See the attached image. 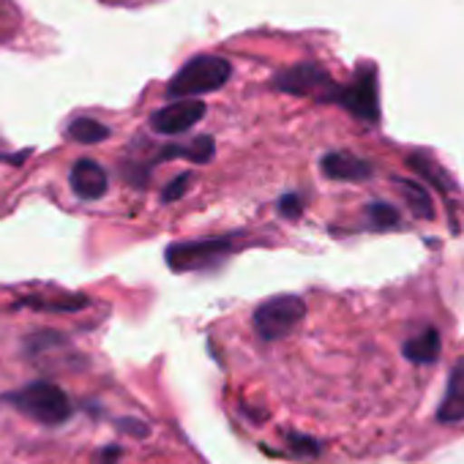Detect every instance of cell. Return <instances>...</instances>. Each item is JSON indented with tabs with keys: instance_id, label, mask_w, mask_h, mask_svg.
<instances>
[{
	"instance_id": "1",
	"label": "cell",
	"mask_w": 464,
	"mask_h": 464,
	"mask_svg": "<svg viewBox=\"0 0 464 464\" xmlns=\"http://www.w3.org/2000/svg\"><path fill=\"white\" fill-rule=\"evenodd\" d=\"M232 77V63L221 55H194L188 58L167 82V96L172 102L199 99L205 93L221 91Z\"/></svg>"
},
{
	"instance_id": "2",
	"label": "cell",
	"mask_w": 464,
	"mask_h": 464,
	"mask_svg": "<svg viewBox=\"0 0 464 464\" xmlns=\"http://www.w3.org/2000/svg\"><path fill=\"white\" fill-rule=\"evenodd\" d=\"M0 401L20 410L23 415L34 418L36 423H44V426H61L72 415V401H69L66 391L61 385L44 382V380L0 396Z\"/></svg>"
},
{
	"instance_id": "3",
	"label": "cell",
	"mask_w": 464,
	"mask_h": 464,
	"mask_svg": "<svg viewBox=\"0 0 464 464\" xmlns=\"http://www.w3.org/2000/svg\"><path fill=\"white\" fill-rule=\"evenodd\" d=\"M304 314H306V304L298 295H274L255 309L252 323L266 342H276L290 336L304 320Z\"/></svg>"
},
{
	"instance_id": "4",
	"label": "cell",
	"mask_w": 464,
	"mask_h": 464,
	"mask_svg": "<svg viewBox=\"0 0 464 464\" xmlns=\"http://www.w3.org/2000/svg\"><path fill=\"white\" fill-rule=\"evenodd\" d=\"M236 244L232 238H205V241H180V244H169L164 252V260L169 266V271L175 274H188V271H199L208 266H218Z\"/></svg>"
},
{
	"instance_id": "5",
	"label": "cell",
	"mask_w": 464,
	"mask_h": 464,
	"mask_svg": "<svg viewBox=\"0 0 464 464\" xmlns=\"http://www.w3.org/2000/svg\"><path fill=\"white\" fill-rule=\"evenodd\" d=\"M271 85L282 93L290 96H314L320 102H331L336 82L334 77L320 69L317 63H295L290 69H282L279 74H274Z\"/></svg>"
},
{
	"instance_id": "6",
	"label": "cell",
	"mask_w": 464,
	"mask_h": 464,
	"mask_svg": "<svg viewBox=\"0 0 464 464\" xmlns=\"http://www.w3.org/2000/svg\"><path fill=\"white\" fill-rule=\"evenodd\" d=\"M334 104H342L347 112L366 123L380 121V102H377V74L372 66H361L350 85H336Z\"/></svg>"
},
{
	"instance_id": "7",
	"label": "cell",
	"mask_w": 464,
	"mask_h": 464,
	"mask_svg": "<svg viewBox=\"0 0 464 464\" xmlns=\"http://www.w3.org/2000/svg\"><path fill=\"white\" fill-rule=\"evenodd\" d=\"M205 102L199 99H180V102H169L164 104L161 110H156L150 115V129L156 134H167V137H175V134H183L188 131L191 126H197L202 118H205Z\"/></svg>"
},
{
	"instance_id": "8",
	"label": "cell",
	"mask_w": 464,
	"mask_h": 464,
	"mask_svg": "<svg viewBox=\"0 0 464 464\" xmlns=\"http://www.w3.org/2000/svg\"><path fill=\"white\" fill-rule=\"evenodd\" d=\"M69 183H72V191L80 199H99L110 188V175H107V169L99 161L77 159L72 172H69Z\"/></svg>"
},
{
	"instance_id": "9",
	"label": "cell",
	"mask_w": 464,
	"mask_h": 464,
	"mask_svg": "<svg viewBox=\"0 0 464 464\" xmlns=\"http://www.w3.org/2000/svg\"><path fill=\"white\" fill-rule=\"evenodd\" d=\"M320 169L331 180H366L374 172V167L366 159H361L355 153H347V150L325 153L323 161H320Z\"/></svg>"
},
{
	"instance_id": "10",
	"label": "cell",
	"mask_w": 464,
	"mask_h": 464,
	"mask_svg": "<svg viewBox=\"0 0 464 464\" xmlns=\"http://www.w3.org/2000/svg\"><path fill=\"white\" fill-rule=\"evenodd\" d=\"M437 420L440 423H459L464 420V355L453 363L448 385H445V396L442 404L437 410Z\"/></svg>"
},
{
	"instance_id": "11",
	"label": "cell",
	"mask_w": 464,
	"mask_h": 464,
	"mask_svg": "<svg viewBox=\"0 0 464 464\" xmlns=\"http://www.w3.org/2000/svg\"><path fill=\"white\" fill-rule=\"evenodd\" d=\"M213 156H216V142H213V137L202 134V137H194L191 142L164 145L159 150V156H156V164L159 161H169V159H186L191 164H208Z\"/></svg>"
},
{
	"instance_id": "12",
	"label": "cell",
	"mask_w": 464,
	"mask_h": 464,
	"mask_svg": "<svg viewBox=\"0 0 464 464\" xmlns=\"http://www.w3.org/2000/svg\"><path fill=\"white\" fill-rule=\"evenodd\" d=\"M440 347H442L440 344V334L431 325H426V328H420L418 334H412L404 342V358L412 361V363H418V366H429V363L437 361Z\"/></svg>"
},
{
	"instance_id": "13",
	"label": "cell",
	"mask_w": 464,
	"mask_h": 464,
	"mask_svg": "<svg viewBox=\"0 0 464 464\" xmlns=\"http://www.w3.org/2000/svg\"><path fill=\"white\" fill-rule=\"evenodd\" d=\"M66 137L80 145H96L110 137V126H104L102 121H93V118H74L66 129Z\"/></svg>"
},
{
	"instance_id": "14",
	"label": "cell",
	"mask_w": 464,
	"mask_h": 464,
	"mask_svg": "<svg viewBox=\"0 0 464 464\" xmlns=\"http://www.w3.org/2000/svg\"><path fill=\"white\" fill-rule=\"evenodd\" d=\"M20 306H31L36 312H80L85 306L82 295H61V298H25Z\"/></svg>"
},
{
	"instance_id": "15",
	"label": "cell",
	"mask_w": 464,
	"mask_h": 464,
	"mask_svg": "<svg viewBox=\"0 0 464 464\" xmlns=\"http://www.w3.org/2000/svg\"><path fill=\"white\" fill-rule=\"evenodd\" d=\"M366 221L372 229H393L401 224V216L391 202H372L366 208Z\"/></svg>"
},
{
	"instance_id": "16",
	"label": "cell",
	"mask_w": 464,
	"mask_h": 464,
	"mask_svg": "<svg viewBox=\"0 0 464 464\" xmlns=\"http://www.w3.org/2000/svg\"><path fill=\"white\" fill-rule=\"evenodd\" d=\"M399 186H401V191H404V197H410V208H412V213L415 216H420V218H431V202H429V194H426V188H420L415 180H396Z\"/></svg>"
},
{
	"instance_id": "17",
	"label": "cell",
	"mask_w": 464,
	"mask_h": 464,
	"mask_svg": "<svg viewBox=\"0 0 464 464\" xmlns=\"http://www.w3.org/2000/svg\"><path fill=\"white\" fill-rule=\"evenodd\" d=\"M287 448L295 456H317L320 453V442L306 434H287Z\"/></svg>"
},
{
	"instance_id": "18",
	"label": "cell",
	"mask_w": 464,
	"mask_h": 464,
	"mask_svg": "<svg viewBox=\"0 0 464 464\" xmlns=\"http://www.w3.org/2000/svg\"><path fill=\"white\" fill-rule=\"evenodd\" d=\"M188 183H191V175H188V172H180L178 178H172V180L164 186L161 199H164V202H175V199H180V197L188 191Z\"/></svg>"
},
{
	"instance_id": "19",
	"label": "cell",
	"mask_w": 464,
	"mask_h": 464,
	"mask_svg": "<svg viewBox=\"0 0 464 464\" xmlns=\"http://www.w3.org/2000/svg\"><path fill=\"white\" fill-rule=\"evenodd\" d=\"M279 213L287 216V218H301V213H304V199H301V194H285V197L279 199Z\"/></svg>"
},
{
	"instance_id": "20",
	"label": "cell",
	"mask_w": 464,
	"mask_h": 464,
	"mask_svg": "<svg viewBox=\"0 0 464 464\" xmlns=\"http://www.w3.org/2000/svg\"><path fill=\"white\" fill-rule=\"evenodd\" d=\"M118 429L121 431H129V434H137V437H145L148 434V426L137 418H121L118 420Z\"/></svg>"
},
{
	"instance_id": "21",
	"label": "cell",
	"mask_w": 464,
	"mask_h": 464,
	"mask_svg": "<svg viewBox=\"0 0 464 464\" xmlns=\"http://www.w3.org/2000/svg\"><path fill=\"white\" fill-rule=\"evenodd\" d=\"M118 456H121V448H118V445H112V448H107V450H104L102 464H118Z\"/></svg>"
}]
</instances>
